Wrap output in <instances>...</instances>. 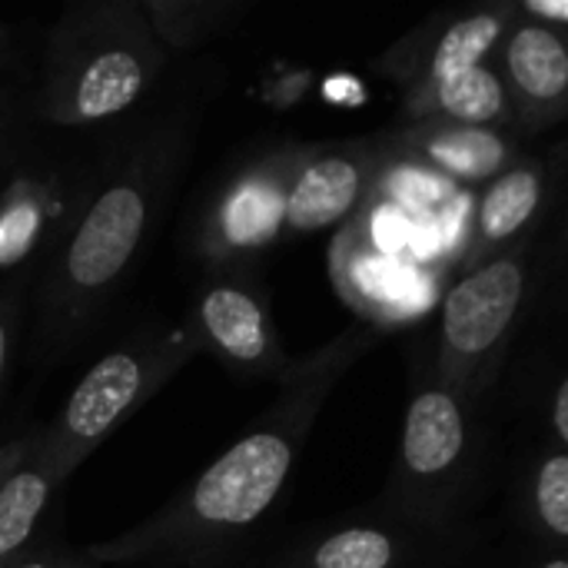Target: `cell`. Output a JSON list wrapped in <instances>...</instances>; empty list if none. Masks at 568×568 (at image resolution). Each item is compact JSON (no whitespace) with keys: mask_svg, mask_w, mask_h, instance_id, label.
Instances as JSON below:
<instances>
[{"mask_svg":"<svg viewBox=\"0 0 568 568\" xmlns=\"http://www.w3.org/2000/svg\"><path fill=\"white\" fill-rule=\"evenodd\" d=\"M376 343L379 329L349 326L306 359L293 363L276 383V399L270 409L183 493L163 503L140 526L93 542L83 556L97 566H226L283 496L339 379Z\"/></svg>","mask_w":568,"mask_h":568,"instance_id":"6da1fadb","label":"cell"},{"mask_svg":"<svg viewBox=\"0 0 568 568\" xmlns=\"http://www.w3.org/2000/svg\"><path fill=\"white\" fill-rule=\"evenodd\" d=\"M186 153L190 126L183 120H163L93 183L70 230L50 253L40 283L37 346L47 359L67 353L97 323L173 196Z\"/></svg>","mask_w":568,"mask_h":568,"instance_id":"7a4b0ae2","label":"cell"},{"mask_svg":"<svg viewBox=\"0 0 568 568\" xmlns=\"http://www.w3.org/2000/svg\"><path fill=\"white\" fill-rule=\"evenodd\" d=\"M493 426L486 403H473L446 389L433 369L416 376L403 416L396 463L376 509L436 526H476V509L493 476Z\"/></svg>","mask_w":568,"mask_h":568,"instance_id":"3957f363","label":"cell"},{"mask_svg":"<svg viewBox=\"0 0 568 568\" xmlns=\"http://www.w3.org/2000/svg\"><path fill=\"white\" fill-rule=\"evenodd\" d=\"M163 67L166 53L136 0H90L47 33L33 110L53 126L100 123L143 100Z\"/></svg>","mask_w":568,"mask_h":568,"instance_id":"277c9868","label":"cell"},{"mask_svg":"<svg viewBox=\"0 0 568 568\" xmlns=\"http://www.w3.org/2000/svg\"><path fill=\"white\" fill-rule=\"evenodd\" d=\"M196 353V339L183 320L176 326H140L116 349L100 356L57 416L43 429H33L40 456L57 479L67 483Z\"/></svg>","mask_w":568,"mask_h":568,"instance_id":"5b68a950","label":"cell"},{"mask_svg":"<svg viewBox=\"0 0 568 568\" xmlns=\"http://www.w3.org/2000/svg\"><path fill=\"white\" fill-rule=\"evenodd\" d=\"M532 246L463 270L443 296L433 376L463 399L486 403L509 363L532 303Z\"/></svg>","mask_w":568,"mask_h":568,"instance_id":"8992f818","label":"cell"},{"mask_svg":"<svg viewBox=\"0 0 568 568\" xmlns=\"http://www.w3.org/2000/svg\"><path fill=\"white\" fill-rule=\"evenodd\" d=\"M483 546V529H436L376 506L296 529L266 568H456Z\"/></svg>","mask_w":568,"mask_h":568,"instance_id":"52a82bcc","label":"cell"},{"mask_svg":"<svg viewBox=\"0 0 568 568\" xmlns=\"http://www.w3.org/2000/svg\"><path fill=\"white\" fill-rule=\"evenodd\" d=\"M296 153L300 143L270 146L240 163L210 193L190 240L193 253L210 270L250 266V260L283 240L286 190Z\"/></svg>","mask_w":568,"mask_h":568,"instance_id":"ba28073f","label":"cell"},{"mask_svg":"<svg viewBox=\"0 0 568 568\" xmlns=\"http://www.w3.org/2000/svg\"><path fill=\"white\" fill-rule=\"evenodd\" d=\"M196 349L223 363L236 379H283L293 359L283 349L270 296L246 266L210 270L183 316Z\"/></svg>","mask_w":568,"mask_h":568,"instance_id":"9c48e42d","label":"cell"},{"mask_svg":"<svg viewBox=\"0 0 568 568\" xmlns=\"http://www.w3.org/2000/svg\"><path fill=\"white\" fill-rule=\"evenodd\" d=\"M386 170L379 140L300 143L286 190L283 240L313 236L349 223L373 196Z\"/></svg>","mask_w":568,"mask_h":568,"instance_id":"30bf717a","label":"cell"},{"mask_svg":"<svg viewBox=\"0 0 568 568\" xmlns=\"http://www.w3.org/2000/svg\"><path fill=\"white\" fill-rule=\"evenodd\" d=\"M93 180L67 163H23L0 186V276L30 270L37 260H50Z\"/></svg>","mask_w":568,"mask_h":568,"instance_id":"8fae6325","label":"cell"},{"mask_svg":"<svg viewBox=\"0 0 568 568\" xmlns=\"http://www.w3.org/2000/svg\"><path fill=\"white\" fill-rule=\"evenodd\" d=\"M516 23L513 0L466 10H443L399 37L373 67L403 90L436 83L469 67L489 63L506 30Z\"/></svg>","mask_w":568,"mask_h":568,"instance_id":"7c38bea8","label":"cell"},{"mask_svg":"<svg viewBox=\"0 0 568 568\" xmlns=\"http://www.w3.org/2000/svg\"><path fill=\"white\" fill-rule=\"evenodd\" d=\"M562 190V166L552 156H519L486 183L463 246V270L539 240Z\"/></svg>","mask_w":568,"mask_h":568,"instance_id":"4fadbf2b","label":"cell"},{"mask_svg":"<svg viewBox=\"0 0 568 568\" xmlns=\"http://www.w3.org/2000/svg\"><path fill=\"white\" fill-rule=\"evenodd\" d=\"M329 276L346 306L373 329L403 326L423 306L419 270L379 246L366 216H353L336 233L329 250Z\"/></svg>","mask_w":568,"mask_h":568,"instance_id":"5bb4252c","label":"cell"},{"mask_svg":"<svg viewBox=\"0 0 568 568\" xmlns=\"http://www.w3.org/2000/svg\"><path fill=\"white\" fill-rule=\"evenodd\" d=\"M376 140L386 160H399L423 173H436L443 183L459 186H486L519 160L516 133L493 126L419 120L403 123Z\"/></svg>","mask_w":568,"mask_h":568,"instance_id":"9a60e30c","label":"cell"},{"mask_svg":"<svg viewBox=\"0 0 568 568\" xmlns=\"http://www.w3.org/2000/svg\"><path fill=\"white\" fill-rule=\"evenodd\" d=\"M489 63L513 100L519 133H539L568 113L566 33L516 20Z\"/></svg>","mask_w":568,"mask_h":568,"instance_id":"2e32d148","label":"cell"},{"mask_svg":"<svg viewBox=\"0 0 568 568\" xmlns=\"http://www.w3.org/2000/svg\"><path fill=\"white\" fill-rule=\"evenodd\" d=\"M63 483L40 456L33 433L0 446V568H10L37 539Z\"/></svg>","mask_w":568,"mask_h":568,"instance_id":"e0dca14e","label":"cell"},{"mask_svg":"<svg viewBox=\"0 0 568 568\" xmlns=\"http://www.w3.org/2000/svg\"><path fill=\"white\" fill-rule=\"evenodd\" d=\"M443 120L463 126H493L519 133L513 100L493 63L469 67L463 73L443 77L436 83L403 93V123Z\"/></svg>","mask_w":568,"mask_h":568,"instance_id":"ac0fdd59","label":"cell"},{"mask_svg":"<svg viewBox=\"0 0 568 568\" xmlns=\"http://www.w3.org/2000/svg\"><path fill=\"white\" fill-rule=\"evenodd\" d=\"M513 516L532 546L566 549L568 449L542 443L513 483Z\"/></svg>","mask_w":568,"mask_h":568,"instance_id":"d6986e66","label":"cell"},{"mask_svg":"<svg viewBox=\"0 0 568 568\" xmlns=\"http://www.w3.org/2000/svg\"><path fill=\"white\" fill-rule=\"evenodd\" d=\"M163 53H186L243 13L240 0H136Z\"/></svg>","mask_w":568,"mask_h":568,"instance_id":"ffe728a7","label":"cell"},{"mask_svg":"<svg viewBox=\"0 0 568 568\" xmlns=\"http://www.w3.org/2000/svg\"><path fill=\"white\" fill-rule=\"evenodd\" d=\"M20 316H23V300L20 286L0 293V393L10 379L13 353H17V333H20Z\"/></svg>","mask_w":568,"mask_h":568,"instance_id":"44dd1931","label":"cell"},{"mask_svg":"<svg viewBox=\"0 0 568 568\" xmlns=\"http://www.w3.org/2000/svg\"><path fill=\"white\" fill-rule=\"evenodd\" d=\"M10 568H100L97 562H90L87 556H77L57 542H33L17 562Z\"/></svg>","mask_w":568,"mask_h":568,"instance_id":"7402d4cb","label":"cell"},{"mask_svg":"<svg viewBox=\"0 0 568 568\" xmlns=\"http://www.w3.org/2000/svg\"><path fill=\"white\" fill-rule=\"evenodd\" d=\"M513 13H516V20L539 23V27H549L559 33H566L568 27L566 0H519V3L513 0Z\"/></svg>","mask_w":568,"mask_h":568,"instance_id":"603a6c76","label":"cell"},{"mask_svg":"<svg viewBox=\"0 0 568 568\" xmlns=\"http://www.w3.org/2000/svg\"><path fill=\"white\" fill-rule=\"evenodd\" d=\"M306 87H310V73L306 70L303 73H283L280 80H270L263 87V97L273 106H293L306 93Z\"/></svg>","mask_w":568,"mask_h":568,"instance_id":"cb8c5ba5","label":"cell"},{"mask_svg":"<svg viewBox=\"0 0 568 568\" xmlns=\"http://www.w3.org/2000/svg\"><path fill=\"white\" fill-rule=\"evenodd\" d=\"M519 568H568V556L566 549H549V546L529 542V556L523 559Z\"/></svg>","mask_w":568,"mask_h":568,"instance_id":"d4e9b609","label":"cell"},{"mask_svg":"<svg viewBox=\"0 0 568 568\" xmlns=\"http://www.w3.org/2000/svg\"><path fill=\"white\" fill-rule=\"evenodd\" d=\"M20 106H23V100H20L13 90L0 87V143H3V136L10 133V126H13V120H17Z\"/></svg>","mask_w":568,"mask_h":568,"instance_id":"484cf974","label":"cell"},{"mask_svg":"<svg viewBox=\"0 0 568 568\" xmlns=\"http://www.w3.org/2000/svg\"><path fill=\"white\" fill-rule=\"evenodd\" d=\"M17 47H13V33H10V27L7 23H0V70H10V67H17Z\"/></svg>","mask_w":568,"mask_h":568,"instance_id":"4316f807","label":"cell"}]
</instances>
